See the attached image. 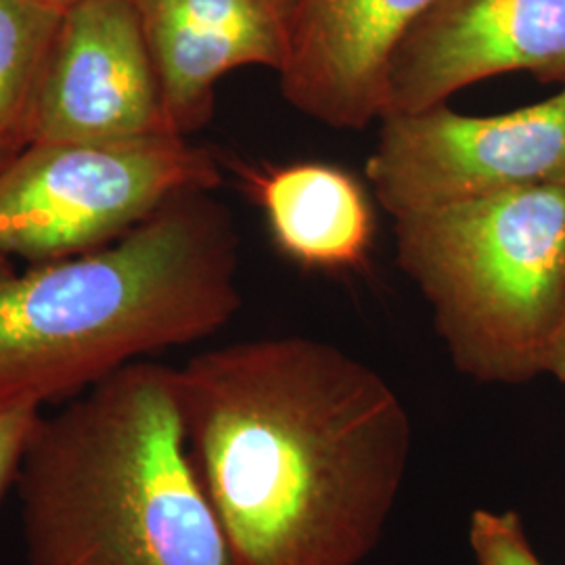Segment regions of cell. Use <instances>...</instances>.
I'll return each mask as SVG.
<instances>
[{
	"label": "cell",
	"mask_w": 565,
	"mask_h": 565,
	"mask_svg": "<svg viewBox=\"0 0 565 565\" xmlns=\"http://www.w3.org/2000/svg\"><path fill=\"white\" fill-rule=\"evenodd\" d=\"M193 469L233 565H361L413 455L394 385L335 343L273 335L177 369Z\"/></svg>",
	"instance_id": "6da1fadb"
},
{
	"label": "cell",
	"mask_w": 565,
	"mask_h": 565,
	"mask_svg": "<svg viewBox=\"0 0 565 565\" xmlns=\"http://www.w3.org/2000/svg\"><path fill=\"white\" fill-rule=\"evenodd\" d=\"M242 302L239 239L210 193L179 195L88 254L25 270L0 256V401L76 398L218 333Z\"/></svg>",
	"instance_id": "7a4b0ae2"
},
{
	"label": "cell",
	"mask_w": 565,
	"mask_h": 565,
	"mask_svg": "<svg viewBox=\"0 0 565 565\" xmlns=\"http://www.w3.org/2000/svg\"><path fill=\"white\" fill-rule=\"evenodd\" d=\"M15 486L28 565H233L174 366L130 364L42 417Z\"/></svg>",
	"instance_id": "3957f363"
},
{
	"label": "cell",
	"mask_w": 565,
	"mask_h": 565,
	"mask_svg": "<svg viewBox=\"0 0 565 565\" xmlns=\"http://www.w3.org/2000/svg\"><path fill=\"white\" fill-rule=\"evenodd\" d=\"M396 260L452 366L486 385L546 375L565 312V189L534 186L394 221Z\"/></svg>",
	"instance_id": "277c9868"
},
{
	"label": "cell",
	"mask_w": 565,
	"mask_h": 565,
	"mask_svg": "<svg viewBox=\"0 0 565 565\" xmlns=\"http://www.w3.org/2000/svg\"><path fill=\"white\" fill-rule=\"evenodd\" d=\"M221 184V160L182 137L34 142L0 174V256L42 264L88 254L170 200Z\"/></svg>",
	"instance_id": "5b68a950"
},
{
	"label": "cell",
	"mask_w": 565,
	"mask_h": 565,
	"mask_svg": "<svg viewBox=\"0 0 565 565\" xmlns=\"http://www.w3.org/2000/svg\"><path fill=\"white\" fill-rule=\"evenodd\" d=\"M366 181L394 221L507 191L565 189V86L497 116H467L446 103L387 114Z\"/></svg>",
	"instance_id": "8992f818"
},
{
	"label": "cell",
	"mask_w": 565,
	"mask_h": 565,
	"mask_svg": "<svg viewBox=\"0 0 565 565\" xmlns=\"http://www.w3.org/2000/svg\"><path fill=\"white\" fill-rule=\"evenodd\" d=\"M28 130L30 145L177 137L135 0H82L63 11Z\"/></svg>",
	"instance_id": "52a82bcc"
},
{
	"label": "cell",
	"mask_w": 565,
	"mask_h": 565,
	"mask_svg": "<svg viewBox=\"0 0 565 565\" xmlns=\"http://www.w3.org/2000/svg\"><path fill=\"white\" fill-rule=\"evenodd\" d=\"M513 72L564 88L565 0H438L390 63L384 116L445 105Z\"/></svg>",
	"instance_id": "ba28073f"
},
{
	"label": "cell",
	"mask_w": 565,
	"mask_h": 565,
	"mask_svg": "<svg viewBox=\"0 0 565 565\" xmlns=\"http://www.w3.org/2000/svg\"><path fill=\"white\" fill-rule=\"evenodd\" d=\"M438 0H296L282 97L331 128L382 120L401 42Z\"/></svg>",
	"instance_id": "9c48e42d"
},
{
	"label": "cell",
	"mask_w": 565,
	"mask_h": 565,
	"mask_svg": "<svg viewBox=\"0 0 565 565\" xmlns=\"http://www.w3.org/2000/svg\"><path fill=\"white\" fill-rule=\"evenodd\" d=\"M170 130L186 139L212 116L216 84L289 57L296 0H135Z\"/></svg>",
	"instance_id": "30bf717a"
},
{
	"label": "cell",
	"mask_w": 565,
	"mask_h": 565,
	"mask_svg": "<svg viewBox=\"0 0 565 565\" xmlns=\"http://www.w3.org/2000/svg\"><path fill=\"white\" fill-rule=\"evenodd\" d=\"M263 207L285 258L319 273H359L375 243L373 200L363 182L327 162L233 163Z\"/></svg>",
	"instance_id": "8fae6325"
},
{
	"label": "cell",
	"mask_w": 565,
	"mask_h": 565,
	"mask_svg": "<svg viewBox=\"0 0 565 565\" xmlns=\"http://www.w3.org/2000/svg\"><path fill=\"white\" fill-rule=\"evenodd\" d=\"M61 18L39 0H0V137L28 128Z\"/></svg>",
	"instance_id": "7c38bea8"
},
{
	"label": "cell",
	"mask_w": 565,
	"mask_h": 565,
	"mask_svg": "<svg viewBox=\"0 0 565 565\" xmlns=\"http://www.w3.org/2000/svg\"><path fill=\"white\" fill-rule=\"evenodd\" d=\"M469 546L476 565H545L515 511L476 509L469 518Z\"/></svg>",
	"instance_id": "4fadbf2b"
},
{
	"label": "cell",
	"mask_w": 565,
	"mask_h": 565,
	"mask_svg": "<svg viewBox=\"0 0 565 565\" xmlns=\"http://www.w3.org/2000/svg\"><path fill=\"white\" fill-rule=\"evenodd\" d=\"M42 404L0 401V503L7 490L18 484L21 465L42 422Z\"/></svg>",
	"instance_id": "5bb4252c"
},
{
	"label": "cell",
	"mask_w": 565,
	"mask_h": 565,
	"mask_svg": "<svg viewBox=\"0 0 565 565\" xmlns=\"http://www.w3.org/2000/svg\"><path fill=\"white\" fill-rule=\"evenodd\" d=\"M546 375L553 377L555 382L565 385V312L559 329L555 333V340L551 345L548 363H546Z\"/></svg>",
	"instance_id": "9a60e30c"
},
{
	"label": "cell",
	"mask_w": 565,
	"mask_h": 565,
	"mask_svg": "<svg viewBox=\"0 0 565 565\" xmlns=\"http://www.w3.org/2000/svg\"><path fill=\"white\" fill-rule=\"evenodd\" d=\"M28 145H30L28 128H20V130H13V132L0 137V174L9 163L20 156Z\"/></svg>",
	"instance_id": "2e32d148"
},
{
	"label": "cell",
	"mask_w": 565,
	"mask_h": 565,
	"mask_svg": "<svg viewBox=\"0 0 565 565\" xmlns=\"http://www.w3.org/2000/svg\"><path fill=\"white\" fill-rule=\"evenodd\" d=\"M42 4H49V7H55V9H61V11H65V9H70V7H74V4H78L82 0H39Z\"/></svg>",
	"instance_id": "e0dca14e"
}]
</instances>
